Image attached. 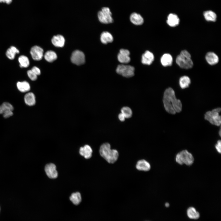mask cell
Returning <instances> with one entry per match:
<instances>
[{
	"instance_id": "cell-18",
	"label": "cell",
	"mask_w": 221,
	"mask_h": 221,
	"mask_svg": "<svg viewBox=\"0 0 221 221\" xmlns=\"http://www.w3.org/2000/svg\"><path fill=\"white\" fill-rule=\"evenodd\" d=\"M130 20L134 24L136 25H141L144 22V19L139 14L136 13H132L130 15Z\"/></svg>"
},
{
	"instance_id": "cell-36",
	"label": "cell",
	"mask_w": 221,
	"mask_h": 221,
	"mask_svg": "<svg viewBox=\"0 0 221 221\" xmlns=\"http://www.w3.org/2000/svg\"><path fill=\"white\" fill-rule=\"evenodd\" d=\"M118 118L122 122L124 121L126 118L124 115L121 113L119 114L118 115Z\"/></svg>"
},
{
	"instance_id": "cell-4",
	"label": "cell",
	"mask_w": 221,
	"mask_h": 221,
	"mask_svg": "<svg viewBox=\"0 0 221 221\" xmlns=\"http://www.w3.org/2000/svg\"><path fill=\"white\" fill-rule=\"evenodd\" d=\"M221 110L220 108H217L207 112L204 114V119L213 125L217 126H220L221 119L219 113Z\"/></svg>"
},
{
	"instance_id": "cell-20",
	"label": "cell",
	"mask_w": 221,
	"mask_h": 221,
	"mask_svg": "<svg viewBox=\"0 0 221 221\" xmlns=\"http://www.w3.org/2000/svg\"><path fill=\"white\" fill-rule=\"evenodd\" d=\"M24 101L25 104L29 106H33L36 103V98L32 92H29L24 96Z\"/></svg>"
},
{
	"instance_id": "cell-5",
	"label": "cell",
	"mask_w": 221,
	"mask_h": 221,
	"mask_svg": "<svg viewBox=\"0 0 221 221\" xmlns=\"http://www.w3.org/2000/svg\"><path fill=\"white\" fill-rule=\"evenodd\" d=\"M175 160L176 162L180 165L184 164L187 165H192L194 161L192 154L186 150L178 153L176 156Z\"/></svg>"
},
{
	"instance_id": "cell-12",
	"label": "cell",
	"mask_w": 221,
	"mask_h": 221,
	"mask_svg": "<svg viewBox=\"0 0 221 221\" xmlns=\"http://www.w3.org/2000/svg\"><path fill=\"white\" fill-rule=\"evenodd\" d=\"M154 59V57L153 54L151 52L147 50L142 55L141 62L144 64L150 65L152 64Z\"/></svg>"
},
{
	"instance_id": "cell-25",
	"label": "cell",
	"mask_w": 221,
	"mask_h": 221,
	"mask_svg": "<svg viewBox=\"0 0 221 221\" xmlns=\"http://www.w3.org/2000/svg\"><path fill=\"white\" fill-rule=\"evenodd\" d=\"M203 15L205 19L207 21L215 22L216 20V15L212 11H205L204 12Z\"/></svg>"
},
{
	"instance_id": "cell-33",
	"label": "cell",
	"mask_w": 221,
	"mask_h": 221,
	"mask_svg": "<svg viewBox=\"0 0 221 221\" xmlns=\"http://www.w3.org/2000/svg\"><path fill=\"white\" fill-rule=\"evenodd\" d=\"M3 117L5 118H7L13 115L12 110H8L4 112L2 114Z\"/></svg>"
},
{
	"instance_id": "cell-23",
	"label": "cell",
	"mask_w": 221,
	"mask_h": 221,
	"mask_svg": "<svg viewBox=\"0 0 221 221\" xmlns=\"http://www.w3.org/2000/svg\"><path fill=\"white\" fill-rule=\"evenodd\" d=\"M19 53V50L16 47L12 46L7 49L6 55L9 59L13 60L16 54Z\"/></svg>"
},
{
	"instance_id": "cell-39",
	"label": "cell",
	"mask_w": 221,
	"mask_h": 221,
	"mask_svg": "<svg viewBox=\"0 0 221 221\" xmlns=\"http://www.w3.org/2000/svg\"><path fill=\"white\" fill-rule=\"evenodd\" d=\"M219 134L220 136H221V130H220H220L219 131Z\"/></svg>"
},
{
	"instance_id": "cell-15",
	"label": "cell",
	"mask_w": 221,
	"mask_h": 221,
	"mask_svg": "<svg viewBox=\"0 0 221 221\" xmlns=\"http://www.w3.org/2000/svg\"><path fill=\"white\" fill-rule=\"evenodd\" d=\"M92 153V150L91 148L89 145H87L81 147L79 150V154L87 159L91 157Z\"/></svg>"
},
{
	"instance_id": "cell-24",
	"label": "cell",
	"mask_w": 221,
	"mask_h": 221,
	"mask_svg": "<svg viewBox=\"0 0 221 221\" xmlns=\"http://www.w3.org/2000/svg\"><path fill=\"white\" fill-rule=\"evenodd\" d=\"M191 83V80L188 76H181L179 79V84L182 89L188 87Z\"/></svg>"
},
{
	"instance_id": "cell-32",
	"label": "cell",
	"mask_w": 221,
	"mask_h": 221,
	"mask_svg": "<svg viewBox=\"0 0 221 221\" xmlns=\"http://www.w3.org/2000/svg\"><path fill=\"white\" fill-rule=\"evenodd\" d=\"M27 74L29 77L32 80L35 81L37 79V76L31 70L28 71Z\"/></svg>"
},
{
	"instance_id": "cell-26",
	"label": "cell",
	"mask_w": 221,
	"mask_h": 221,
	"mask_svg": "<svg viewBox=\"0 0 221 221\" xmlns=\"http://www.w3.org/2000/svg\"><path fill=\"white\" fill-rule=\"evenodd\" d=\"M44 58L48 62H52L56 59L57 56L54 51L51 50L48 51L45 53Z\"/></svg>"
},
{
	"instance_id": "cell-21",
	"label": "cell",
	"mask_w": 221,
	"mask_h": 221,
	"mask_svg": "<svg viewBox=\"0 0 221 221\" xmlns=\"http://www.w3.org/2000/svg\"><path fill=\"white\" fill-rule=\"evenodd\" d=\"M100 41L103 44H106L113 42V37L109 32L107 31L103 32L100 36Z\"/></svg>"
},
{
	"instance_id": "cell-28",
	"label": "cell",
	"mask_w": 221,
	"mask_h": 221,
	"mask_svg": "<svg viewBox=\"0 0 221 221\" xmlns=\"http://www.w3.org/2000/svg\"><path fill=\"white\" fill-rule=\"evenodd\" d=\"M187 213L188 217L191 219H197L200 217L199 213L193 207L189 208L187 210Z\"/></svg>"
},
{
	"instance_id": "cell-35",
	"label": "cell",
	"mask_w": 221,
	"mask_h": 221,
	"mask_svg": "<svg viewBox=\"0 0 221 221\" xmlns=\"http://www.w3.org/2000/svg\"><path fill=\"white\" fill-rule=\"evenodd\" d=\"M221 142L220 140H219L215 145V148L217 151L219 153H221Z\"/></svg>"
},
{
	"instance_id": "cell-31",
	"label": "cell",
	"mask_w": 221,
	"mask_h": 221,
	"mask_svg": "<svg viewBox=\"0 0 221 221\" xmlns=\"http://www.w3.org/2000/svg\"><path fill=\"white\" fill-rule=\"evenodd\" d=\"M121 112L124 115L126 118H130L132 115L131 109L128 107H124L122 108Z\"/></svg>"
},
{
	"instance_id": "cell-38",
	"label": "cell",
	"mask_w": 221,
	"mask_h": 221,
	"mask_svg": "<svg viewBox=\"0 0 221 221\" xmlns=\"http://www.w3.org/2000/svg\"><path fill=\"white\" fill-rule=\"evenodd\" d=\"M169 204L168 203H167L165 204V206L166 207H168L169 206Z\"/></svg>"
},
{
	"instance_id": "cell-3",
	"label": "cell",
	"mask_w": 221,
	"mask_h": 221,
	"mask_svg": "<svg viewBox=\"0 0 221 221\" xmlns=\"http://www.w3.org/2000/svg\"><path fill=\"white\" fill-rule=\"evenodd\" d=\"M176 62L180 67L183 69H190L193 65L191 55L186 52L180 53L176 57Z\"/></svg>"
},
{
	"instance_id": "cell-16",
	"label": "cell",
	"mask_w": 221,
	"mask_h": 221,
	"mask_svg": "<svg viewBox=\"0 0 221 221\" xmlns=\"http://www.w3.org/2000/svg\"><path fill=\"white\" fill-rule=\"evenodd\" d=\"M51 41L54 46L58 47H63L65 42L64 37L60 35L54 36L52 38Z\"/></svg>"
},
{
	"instance_id": "cell-29",
	"label": "cell",
	"mask_w": 221,
	"mask_h": 221,
	"mask_svg": "<svg viewBox=\"0 0 221 221\" xmlns=\"http://www.w3.org/2000/svg\"><path fill=\"white\" fill-rule=\"evenodd\" d=\"M18 60L20 64V66L21 68H27L29 65V61L28 58L24 55L20 56Z\"/></svg>"
},
{
	"instance_id": "cell-2",
	"label": "cell",
	"mask_w": 221,
	"mask_h": 221,
	"mask_svg": "<svg viewBox=\"0 0 221 221\" xmlns=\"http://www.w3.org/2000/svg\"><path fill=\"white\" fill-rule=\"evenodd\" d=\"M100 155L108 163L113 164L115 162L118 157V153L116 149H111L108 143L103 144L99 149Z\"/></svg>"
},
{
	"instance_id": "cell-10",
	"label": "cell",
	"mask_w": 221,
	"mask_h": 221,
	"mask_svg": "<svg viewBox=\"0 0 221 221\" xmlns=\"http://www.w3.org/2000/svg\"><path fill=\"white\" fill-rule=\"evenodd\" d=\"M43 50L40 47L36 45L31 49L30 53L33 59L35 60H40L43 56Z\"/></svg>"
},
{
	"instance_id": "cell-13",
	"label": "cell",
	"mask_w": 221,
	"mask_h": 221,
	"mask_svg": "<svg viewBox=\"0 0 221 221\" xmlns=\"http://www.w3.org/2000/svg\"><path fill=\"white\" fill-rule=\"evenodd\" d=\"M205 59L208 63L211 65H214L218 63L219 58L218 56L214 52H210L207 53Z\"/></svg>"
},
{
	"instance_id": "cell-8",
	"label": "cell",
	"mask_w": 221,
	"mask_h": 221,
	"mask_svg": "<svg viewBox=\"0 0 221 221\" xmlns=\"http://www.w3.org/2000/svg\"><path fill=\"white\" fill-rule=\"evenodd\" d=\"M71 59L73 64L78 65H80L83 64L85 62V55L82 51L75 50L72 52Z\"/></svg>"
},
{
	"instance_id": "cell-17",
	"label": "cell",
	"mask_w": 221,
	"mask_h": 221,
	"mask_svg": "<svg viewBox=\"0 0 221 221\" xmlns=\"http://www.w3.org/2000/svg\"><path fill=\"white\" fill-rule=\"evenodd\" d=\"M136 169L140 171H148L151 168L150 164L145 160H141L138 161L136 165Z\"/></svg>"
},
{
	"instance_id": "cell-27",
	"label": "cell",
	"mask_w": 221,
	"mask_h": 221,
	"mask_svg": "<svg viewBox=\"0 0 221 221\" xmlns=\"http://www.w3.org/2000/svg\"><path fill=\"white\" fill-rule=\"evenodd\" d=\"M70 200L75 205H78L81 201V194L78 192L72 193L69 198Z\"/></svg>"
},
{
	"instance_id": "cell-6",
	"label": "cell",
	"mask_w": 221,
	"mask_h": 221,
	"mask_svg": "<svg viewBox=\"0 0 221 221\" xmlns=\"http://www.w3.org/2000/svg\"><path fill=\"white\" fill-rule=\"evenodd\" d=\"M99 21L102 23L108 24L112 23L113 19L112 17V14L108 7H103L98 14Z\"/></svg>"
},
{
	"instance_id": "cell-34",
	"label": "cell",
	"mask_w": 221,
	"mask_h": 221,
	"mask_svg": "<svg viewBox=\"0 0 221 221\" xmlns=\"http://www.w3.org/2000/svg\"><path fill=\"white\" fill-rule=\"evenodd\" d=\"M31 70L37 75H39L41 74V71L38 67L34 66L31 69Z\"/></svg>"
},
{
	"instance_id": "cell-7",
	"label": "cell",
	"mask_w": 221,
	"mask_h": 221,
	"mask_svg": "<svg viewBox=\"0 0 221 221\" xmlns=\"http://www.w3.org/2000/svg\"><path fill=\"white\" fill-rule=\"evenodd\" d=\"M135 68L132 66L124 64L119 65L116 69L117 73L122 76L129 78L133 76L134 74Z\"/></svg>"
},
{
	"instance_id": "cell-1",
	"label": "cell",
	"mask_w": 221,
	"mask_h": 221,
	"mask_svg": "<svg viewBox=\"0 0 221 221\" xmlns=\"http://www.w3.org/2000/svg\"><path fill=\"white\" fill-rule=\"evenodd\" d=\"M163 102L165 109L169 114H175L182 110V103L176 98L175 91L172 88L169 87L165 91Z\"/></svg>"
},
{
	"instance_id": "cell-22",
	"label": "cell",
	"mask_w": 221,
	"mask_h": 221,
	"mask_svg": "<svg viewBox=\"0 0 221 221\" xmlns=\"http://www.w3.org/2000/svg\"><path fill=\"white\" fill-rule=\"evenodd\" d=\"M17 86L19 91L22 92L28 91L30 89L29 83L26 81L18 82L17 83Z\"/></svg>"
},
{
	"instance_id": "cell-30",
	"label": "cell",
	"mask_w": 221,
	"mask_h": 221,
	"mask_svg": "<svg viewBox=\"0 0 221 221\" xmlns=\"http://www.w3.org/2000/svg\"><path fill=\"white\" fill-rule=\"evenodd\" d=\"M14 107L10 103L5 102L0 105V114H2L5 111L10 110H13Z\"/></svg>"
},
{
	"instance_id": "cell-37",
	"label": "cell",
	"mask_w": 221,
	"mask_h": 221,
	"mask_svg": "<svg viewBox=\"0 0 221 221\" xmlns=\"http://www.w3.org/2000/svg\"><path fill=\"white\" fill-rule=\"evenodd\" d=\"M12 0H0V2L6 3L9 4L11 2Z\"/></svg>"
},
{
	"instance_id": "cell-9",
	"label": "cell",
	"mask_w": 221,
	"mask_h": 221,
	"mask_svg": "<svg viewBox=\"0 0 221 221\" xmlns=\"http://www.w3.org/2000/svg\"><path fill=\"white\" fill-rule=\"evenodd\" d=\"M130 51L127 49H120L117 56L118 61L122 64L129 63L130 60Z\"/></svg>"
},
{
	"instance_id": "cell-19",
	"label": "cell",
	"mask_w": 221,
	"mask_h": 221,
	"mask_svg": "<svg viewBox=\"0 0 221 221\" xmlns=\"http://www.w3.org/2000/svg\"><path fill=\"white\" fill-rule=\"evenodd\" d=\"M173 62V57L169 53H167L164 54L161 58V63L164 67L171 66Z\"/></svg>"
},
{
	"instance_id": "cell-14",
	"label": "cell",
	"mask_w": 221,
	"mask_h": 221,
	"mask_svg": "<svg viewBox=\"0 0 221 221\" xmlns=\"http://www.w3.org/2000/svg\"><path fill=\"white\" fill-rule=\"evenodd\" d=\"M166 22L169 26L174 27L179 25L180 19L176 14L171 13L168 16Z\"/></svg>"
},
{
	"instance_id": "cell-11",
	"label": "cell",
	"mask_w": 221,
	"mask_h": 221,
	"mask_svg": "<svg viewBox=\"0 0 221 221\" xmlns=\"http://www.w3.org/2000/svg\"><path fill=\"white\" fill-rule=\"evenodd\" d=\"M45 173L51 179H55L58 176V173L55 164L50 163L46 165L45 167Z\"/></svg>"
},
{
	"instance_id": "cell-40",
	"label": "cell",
	"mask_w": 221,
	"mask_h": 221,
	"mask_svg": "<svg viewBox=\"0 0 221 221\" xmlns=\"http://www.w3.org/2000/svg\"></svg>"
}]
</instances>
